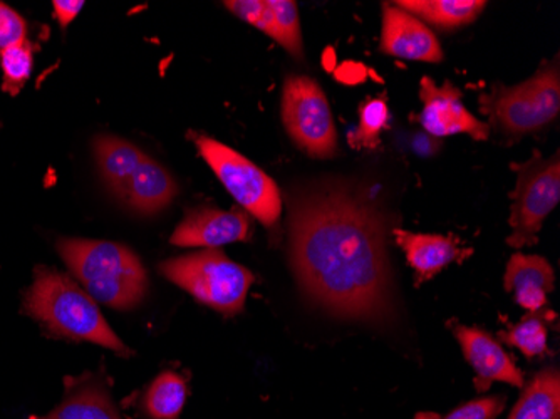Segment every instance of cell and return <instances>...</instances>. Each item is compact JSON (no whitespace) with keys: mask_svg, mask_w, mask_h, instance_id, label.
<instances>
[{"mask_svg":"<svg viewBox=\"0 0 560 419\" xmlns=\"http://www.w3.org/2000/svg\"><path fill=\"white\" fill-rule=\"evenodd\" d=\"M289 257L304 294L335 317L395 316L388 222L373 198L346 182L289 194Z\"/></svg>","mask_w":560,"mask_h":419,"instance_id":"1","label":"cell"},{"mask_svg":"<svg viewBox=\"0 0 560 419\" xmlns=\"http://www.w3.org/2000/svg\"><path fill=\"white\" fill-rule=\"evenodd\" d=\"M24 311L52 336L103 346L128 358L131 349L113 333L96 301L71 277L37 267L34 282L25 292Z\"/></svg>","mask_w":560,"mask_h":419,"instance_id":"2","label":"cell"},{"mask_svg":"<svg viewBox=\"0 0 560 419\" xmlns=\"http://www.w3.org/2000/svg\"><path fill=\"white\" fill-rule=\"evenodd\" d=\"M56 247L94 301L119 311H130L147 295V270L140 258L125 245L61 238Z\"/></svg>","mask_w":560,"mask_h":419,"instance_id":"3","label":"cell"},{"mask_svg":"<svg viewBox=\"0 0 560 419\" xmlns=\"http://www.w3.org/2000/svg\"><path fill=\"white\" fill-rule=\"evenodd\" d=\"M481 113L506 138L532 133L552 123L560 113L559 59L546 62L530 80L517 86L493 84L480 96Z\"/></svg>","mask_w":560,"mask_h":419,"instance_id":"4","label":"cell"},{"mask_svg":"<svg viewBox=\"0 0 560 419\" xmlns=\"http://www.w3.org/2000/svg\"><path fill=\"white\" fill-rule=\"evenodd\" d=\"M160 272L222 316H237L256 276L217 248L170 258Z\"/></svg>","mask_w":560,"mask_h":419,"instance_id":"5","label":"cell"},{"mask_svg":"<svg viewBox=\"0 0 560 419\" xmlns=\"http://www.w3.org/2000/svg\"><path fill=\"white\" fill-rule=\"evenodd\" d=\"M190 137L201 159L209 163L242 210L256 217L267 229H276L282 212V195L277 183L226 144L206 135L190 133Z\"/></svg>","mask_w":560,"mask_h":419,"instance_id":"6","label":"cell"},{"mask_svg":"<svg viewBox=\"0 0 560 419\" xmlns=\"http://www.w3.org/2000/svg\"><path fill=\"white\" fill-rule=\"evenodd\" d=\"M517 185L512 191V233L506 238L511 247H530L539 242L544 220L560 200V156L542 159L539 151L528 162L514 165Z\"/></svg>","mask_w":560,"mask_h":419,"instance_id":"7","label":"cell"},{"mask_svg":"<svg viewBox=\"0 0 560 419\" xmlns=\"http://www.w3.org/2000/svg\"><path fill=\"white\" fill-rule=\"evenodd\" d=\"M282 119L289 137L313 159H330L338 131L329 101L310 75H288L282 93Z\"/></svg>","mask_w":560,"mask_h":419,"instance_id":"8","label":"cell"},{"mask_svg":"<svg viewBox=\"0 0 560 419\" xmlns=\"http://www.w3.org/2000/svg\"><path fill=\"white\" fill-rule=\"evenodd\" d=\"M420 125L427 133L439 138L465 133L477 141L489 140L490 126L465 108L464 94L450 81L440 86L427 75L420 83Z\"/></svg>","mask_w":560,"mask_h":419,"instance_id":"9","label":"cell"},{"mask_svg":"<svg viewBox=\"0 0 560 419\" xmlns=\"http://www.w3.org/2000/svg\"><path fill=\"white\" fill-rule=\"evenodd\" d=\"M250 238V219L242 208L220 210L215 207L191 208L173 232V245L178 247L219 248Z\"/></svg>","mask_w":560,"mask_h":419,"instance_id":"10","label":"cell"},{"mask_svg":"<svg viewBox=\"0 0 560 419\" xmlns=\"http://www.w3.org/2000/svg\"><path fill=\"white\" fill-rule=\"evenodd\" d=\"M452 330L460 342L465 359L475 371V387L478 393H486L493 383H506L524 387L525 376L514 358L503 351L499 340L478 327L452 323Z\"/></svg>","mask_w":560,"mask_h":419,"instance_id":"11","label":"cell"},{"mask_svg":"<svg viewBox=\"0 0 560 419\" xmlns=\"http://www.w3.org/2000/svg\"><path fill=\"white\" fill-rule=\"evenodd\" d=\"M381 53L405 61H443V50L433 31L396 4H383Z\"/></svg>","mask_w":560,"mask_h":419,"instance_id":"12","label":"cell"},{"mask_svg":"<svg viewBox=\"0 0 560 419\" xmlns=\"http://www.w3.org/2000/svg\"><path fill=\"white\" fill-rule=\"evenodd\" d=\"M396 245L405 252L406 260L417 276V286L439 276L453 261L464 260L471 255V248H464L455 235L413 233L393 230Z\"/></svg>","mask_w":560,"mask_h":419,"instance_id":"13","label":"cell"},{"mask_svg":"<svg viewBox=\"0 0 560 419\" xmlns=\"http://www.w3.org/2000/svg\"><path fill=\"white\" fill-rule=\"evenodd\" d=\"M65 386V398L49 415L27 419H122L108 384L97 374L66 377Z\"/></svg>","mask_w":560,"mask_h":419,"instance_id":"14","label":"cell"},{"mask_svg":"<svg viewBox=\"0 0 560 419\" xmlns=\"http://www.w3.org/2000/svg\"><path fill=\"white\" fill-rule=\"evenodd\" d=\"M552 266L539 255L515 254L506 264L505 291L528 312L546 307L547 295L553 291Z\"/></svg>","mask_w":560,"mask_h":419,"instance_id":"15","label":"cell"},{"mask_svg":"<svg viewBox=\"0 0 560 419\" xmlns=\"http://www.w3.org/2000/svg\"><path fill=\"white\" fill-rule=\"evenodd\" d=\"M176 197V183L155 160L144 154L143 162L126 183L121 198L137 212L151 216L162 212Z\"/></svg>","mask_w":560,"mask_h":419,"instance_id":"16","label":"cell"},{"mask_svg":"<svg viewBox=\"0 0 560 419\" xmlns=\"http://www.w3.org/2000/svg\"><path fill=\"white\" fill-rule=\"evenodd\" d=\"M97 168L113 194L121 197L126 183L135 170L143 162L144 153L140 148L115 137H97L94 140Z\"/></svg>","mask_w":560,"mask_h":419,"instance_id":"17","label":"cell"},{"mask_svg":"<svg viewBox=\"0 0 560 419\" xmlns=\"http://www.w3.org/2000/svg\"><path fill=\"white\" fill-rule=\"evenodd\" d=\"M395 4L442 31L471 24L487 8L483 0H399Z\"/></svg>","mask_w":560,"mask_h":419,"instance_id":"18","label":"cell"},{"mask_svg":"<svg viewBox=\"0 0 560 419\" xmlns=\"http://www.w3.org/2000/svg\"><path fill=\"white\" fill-rule=\"evenodd\" d=\"M509 419H560V374L547 368L524 384V395Z\"/></svg>","mask_w":560,"mask_h":419,"instance_id":"19","label":"cell"},{"mask_svg":"<svg viewBox=\"0 0 560 419\" xmlns=\"http://www.w3.org/2000/svg\"><path fill=\"white\" fill-rule=\"evenodd\" d=\"M187 396V380L175 371H163L148 386L141 409L150 419H178Z\"/></svg>","mask_w":560,"mask_h":419,"instance_id":"20","label":"cell"},{"mask_svg":"<svg viewBox=\"0 0 560 419\" xmlns=\"http://www.w3.org/2000/svg\"><path fill=\"white\" fill-rule=\"evenodd\" d=\"M552 311L528 312L521 323L515 324L509 330L499 333L500 339L509 346H514L518 351L524 352L528 359L540 358L549 352L547 348V334L549 324L553 319Z\"/></svg>","mask_w":560,"mask_h":419,"instance_id":"21","label":"cell"},{"mask_svg":"<svg viewBox=\"0 0 560 419\" xmlns=\"http://www.w3.org/2000/svg\"><path fill=\"white\" fill-rule=\"evenodd\" d=\"M33 43L25 39L8 49L0 50V68H2V90L15 96L30 81L34 68Z\"/></svg>","mask_w":560,"mask_h":419,"instance_id":"22","label":"cell"},{"mask_svg":"<svg viewBox=\"0 0 560 419\" xmlns=\"http://www.w3.org/2000/svg\"><path fill=\"white\" fill-rule=\"evenodd\" d=\"M389 121V108L385 97H370L360 106V123L352 135V144L358 148H376L383 129Z\"/></svg>","mask_w":560,"mask_h":419,"instance_id":"23","label":"cell"},{"mask_svg":"<svg viewBox=\"0 0 560 419\" xmlns=\"http://www.w3.org/2000/svg\"><path fill=\"white\" fill-rule=\"evenodd\" d=\"M270 11L276 21L279 40L277 43L301 61L304 58L302 46L301 21H299L298 4L292 0H269Z\"/></svg>","mask_w":560,"mask_h":419,"instance_id":"24","label":"cell"},{"mask_svg":"<svg viewBox=\"0 0 560 419\" xmlns=\"http://www.w3.org/2000/svg\"><path fill=\"white\" fill-rule=\"evenodd\" d=\"M225 8L237 15L241 21L254 25L260 33L267 34L273 40H279L276 21L270 11L269 0H231L225 2Z\"/></svg>","mask_w":560,"mask_h":419,"instance_id":"25","label":"cell"},{"mask_svg":"<svg viewBox=\"0 0 560 419\" xmlns=\"http://www.w3.org/2000/svg\"><path fill=\"white\" fill-rule=\"evenodd\" d=\"M505 408V396H487L465 403L448 415L418 412L415 419H497Z\"/></svg>","mask_w":560,"mask_h":419,"instance_id":"26","label":"cell"},{"mask_svg":"<svg viewBox=\"0 0 560 419\" xmlns=\"http://www.w3.org/2000/svg\"><path fill=\"white\" fill-rule=\"evenodd\" d=\"M25 39H27V27L24 19L14 9L0 2V50Z\"/></svg>","mask_w":560,"mask_h":419,"instance_id":"27","label":"cell"},{"mask_svg":"<svg viewBox=\"0 0 560 419\" xmlns=\"http://www.w3.org/2000/svg\"><path fill=\"white\" fill-rule=\"evenodd\" d=\"M83 8V0H56V2H52L56 19H58L62 30H66L74 21L75 15L80 14Z\"/></svg>","mask_w":560,"mask_h":419,"instance_id":"28","label":"cell"}]
</instances>
